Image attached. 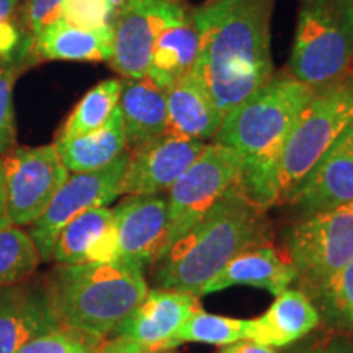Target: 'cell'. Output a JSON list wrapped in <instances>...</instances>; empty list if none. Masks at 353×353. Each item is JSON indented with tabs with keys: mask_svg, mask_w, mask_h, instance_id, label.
<instances>
[{
	"mask_svg": "<svg viewBox=\"0 0 353 353\" xmlns=\"http://www.w3.org/2000/svg\"><path fill=\"white\" fill-rule=\"evenodd\" d=\"M276 0H210L193 10L203 79L224 118L275 76L272 17Z\"/></svg>",
	"mask_w": 353,
	"mask_h": 353,
	"instance_id": "1",
	"label": "cell"
},
{
	"mask_svg": "<svg viewBox=\"0 0 353 353\" xmlns=\"http://www.w3.org/2000/svg\"><path fill=\"white\" fill-rule=\"evenodd\" d=\"M314 94L291 74H275L224 118L213 143L242 156L239 187L262 210L275 206L281 156L299 113Z\"/></svg>",
	"mask_w": 353,
	"mask_h": 353,
	"instance_id": "2",
	"label": "cell"
},
{
	"mask_svg": "<svg viewBox=\"0 0 353 353\" xmlns=\"http://www.w3.org/2000/svg\"><path fill=\"white\" fill-rule=\"evenodd\" d=\"M265 210L236 183L192 229L159 255V288L201 296L210 280L237 254L267 242Z\"/></svg>",
	"mask_w": 353,
	"mask_h": 353,
	"instance_id": "3",
	"label": "cell"
},
{
	"mask_svg": "<svg viewBox=\"0 0 353 353\" xmlns=\"http://www.w3.org/2000/svg\"><path fill=\"white\" fill-rule=\"evenodd\" d=\"M44 286L59 324L97 339L113 334L149 291L143 268L125 262L57 265Z\"/></svg>",
	"mask_w": 353,
	"mask_h": 353,
	"instance_id": "4",
	"label": "cell"
},
{
	"mask_svg": "<svg viewBox=\"0 0 353 353\" xmlns=\"http://www.w3.org/2000/svg\"><path fill=\"white\" fill-rule=\"evenodd\" d=\"M353 125V70L314 88L288 139L276 180V205H288L303 180Z\"/></svg>",
	"mask_w": 353,
	"mask_h": 353,
	"instance_id": "5",
	"label": "cell"
},
{
	"mask_svg": "<svg viewBox=\"0 0 353 353\" xmlns=\"http://www.w3.org/2000/svg\"><path fill=\"white\" fill-rule=\"evenodd\" d=\"M353 65V0H299L290 74L317 88Z\"/></svg>",
	"mask_w": 353,
	"mask_h": 353,
	"instance_id": "6",
	"label": "cell"
},
{
	"mask_svg": "<svg viewBox=\"0 0 353 353\" xmlns=\"http://www.w3.org/2000/svg\"><path fill=\"white\" fill-rule=\"evenodd\" d=\"M285 245L299 288L312 299L353 260V201L304 216L288 229Z\"/></svg>",
	"mask_w": 353,
	"mask_h": 353,
	"instance_id": "7",
	"label": "cell"
},
{
	"mask_svg": "<svg viewBox=\"0 0 353 353\" xmlns=\"http://www.w3.org/2000/svg\"><path fill=\"white\" fill-rule=\"evenodd\" d=\"M241 169L242 156L236 149L218 143L205 144L200 156L169 190V224L162 252L195 226L239 182Z\"/></svg>",
	"mask_w": 353,
	"mask_h": 353,
	"instance_id": "8",
	"label": "cell"
},
{
	"mask_svg": "<svg viewBox=\"0 0 353 353\" xmlns=\"http://www.w3.org/2000/svg\"><path fill=\"white\" fill-rule=\"evenodd\" d=\"M2 159L7 213L15 226H32L69 179L54 144L13 148Z\"/></svg>",
	"mask_w": 353,
	"mask_h": 353,
	"instance_id": "9",
	"label": "cell"
},
{
	"mask_svg": "<svg viewBox=\"0 0 353 353\" xmlns=\"http://www.w3.org/2000/svg\"><path fill=\"white\" fill-rule=\"evenodd\" d=\"M128 161L130 151H125L103 169L69 175L44 213L30 226L28 232L41 260H51L52 247L65 224L88 210L108 206L114 198L120 196V185Z\"/></svg>",
	"mask_w": 353,
	"mask_h": 353,
	"instance_id": "10",
	"label": "cell"
},
{
	"mask_svg": "<svg viewBox=\"0 0 353 353\" xmlns=\"http://www.w3.org/2000/svg\"><path fill=\"white\" fill-rule=\"evenodd\" d=\"M188 10L183 0H130L114 12L110 65L121 77H144L157 38Z\"/></svg>",
	"mask_w": 353,
	"mask_h": 353,
	"instance_id": "11",
	"label": "cell"
},
{
	"mask_svg": "<svg viewBox=\"0 0 353 353\" xmlns=\"http://www.w3.org/2000/svg\"><path fill=\"white\" fill-rule=\"evenodd\" d=\"M205 148L203 141L159 136L130 151L120 195H159L170 190Z\"/></svg>",
	"mask_w": 353,
	"mask_h": 353,
	"instance_id": "12",
	"label": "cell"
},
{
	"mask_svg": "<svg viewBox=\"0 0 353 353\" xmlns=\"http://www.w3.org/2000/svg\"><path fill=\"white\" fill-rule=\"evenodd\" d=\"M117 262L144 268L161 255L167 239V198L130 195L113 210Z\"/></svg>",
	"mask_w": 353,
	"mask_h": 353,
	"instance_id": "13",
	"label": "cell"
},
{
	"mask_svg": "<svg viewBox=\"0 0 353 353\" xmlns=\"http://www.w3.org/2000/svg\"><path fill=\"white\" fill-rule=\"evenodd\" d=\"M196 309L200 303L193 294L164 288L149 290L113 334L138 343L143 350H170L172 337Z\"/></svg>",
	"mask_w": 353,
	"mask_h": 353,
	"instance_id": "14",
	"label": "cell"
},
{
	"mask_svg": "<svg viewBox=\"0 0 353 353\" xmlns=\"http://www.w3.org/2000/svg\"><path fill=\"white\" fill-rule=\"evenodd\" d=\"M353 201V125L317 162L291 196L288 205L299 214L332 210Z\"/></svg>",
	"mask_w": 353,
	"mask_h": 353,
	"instance_id": "15",
	"label": "cell"
},
{
	"mask_svg": "<svg viewBox=\"0 0 353 353\" xmlns=\"http://www.w3.org/2000/svg\"><path fill=\"white\" fill-rule=\"evenodd\" d=\"M61 327L46 286L21 281L0 286V353H17L38 335Z\"/></svg>",
	"mask_w": 353,
	"mask_h": 353,
	"instance_id": "16",
	"label": "cell"
},
{
	"mask_svg": "<svg viewBox=\"0 0 353 353\" xmlns=\"http://www.w3.org/2000/svg\"><path fill=\"white\" fill-rule=\"evenodd\" d=\"M224 114L211 95L198 63L167 90V131L180 138L213 139L223 125Z\"/></svg>",
	"mask_w": 353,
	"mask_h": 353,
	"instance_id": "17",
	"label": "cell"
},
{
	"mask_svg": "<svg viewBox=\"0 0 353 353\" xmlns=\"http://www.w3.org/2000/svg\"><path fill=\"white\" fill-rule=\"evenodd\" d=\"M57 265L117 262V232L113 210H88L61 229L52 247Z\"/></svg>",
	"mask_w": 353,
	"mask_h": 353,
	"instance_id": "18",
	"label": "cell"
},
{
	"mask_svg": "<svg viewBox=\"0 0 353 353\" xmlns=\"http://www.w3.org/2000/svg\"><path fill=\"white\" fill-rule=\"evenodd\" d=\"M294 280H296V270L286 254L281 255L270 244L262 242L237 254L213 280L208 281V285L201 291V296L218 293L236 285L255 286V288L267 290L273 296H278L288 290Z\"/></svg>",
	"mask_w": 353,
	"mask_h": 353,
	"instance_id": "19",
	"label": "cell"
},
{
	"mask_svg": "<svg viewBox=\"0 0 353 353\" xmlns=\"http://www.w3.org/2000/svg\"><path fill=\"white\" fill-rule=\"evenodd\" d=\"M321 314L301 290H285L262 316L247 319V341L286 347L317 327Z\"/></svg>",
	"mask_w": 353,
	"mask_h": 353,
	"instance_id": "20",
	"label": "cell"
},
{
	"mask_svg": "<svg viewBox=\"0 0 353 353\" xmlns=\"http://www.w3.org/2000/svg\"><path fill=\"white\" fill-rule=\"evenodd\" d=\"M120 107L130 149L156 139L167 131V90L148 76L121 79Z\"/></svg>",
	"mask_w": 353,
	"mask_h": 353,
	"instance_id": "21",
	"label": "cell"
},
{
	"mask_svg": "<svg viewBox=\"0 0 353 353\" xmlns=\"http://www.w3.org/2000/svg\"><path fill=\"white\" fill-rule=\"evenodd\" d=\"M198 54L200 37L193 21V10H188L157 38L145 76L161 88L169 90L193 69Z\"/></svg>",
	"mask_w": 353,
	"mask_h": 353,
	"instance_id": "22",
	"label": "cell"
},
{
	"mask_svg": "<svg viewBox=\"0 0 353 353\" xmlns=\"http://www.w3.org/2000/svg\"><path fill=\"white\" fill-rule=\"evenodd\" d=\"M37 57L54 61H107L113 56V26L85 30L57 20L33 39Z\"/></svg>",
	"mask_w": 353,
	"mask_h": 353,
	"instance_id": "23",
	"label": "cell"
},
{
	"mask_svg": "<svg viewBox=\"0 0 353 353\" xmlns=\"http://www.w3.org/2000/svg\"><path fill=\"white\" fill-rule=\"evenodd\" d=\"M56 151L70 174L94 172L112 164L128 151L120 107L99 130L72 139H56Z\"/></svg>",
	"mask_w": 353,
	"mask_h": 353,
	"instance_id": "24",
	"label": "cell"
},
{
	"mask_svg": "<svg viewBox=\"0 0 353 353\" xmlns=\"http://www.w3.org/2000/svg\"><path fill=\"white\" fill-rule=\"evenodd\" d=\"M121 94V79H108L88 90L69 114L56 139H72L99 130L108 121L118 107Z\"/></svg>",
	"mask_w": 353,
	"mask_h": 353,
	"instance_id": "25",
	"label": "cell"
},
{
	"mask_svg": "<svg viewBox=\"0 0 353 353\" xmlns=\"http://www.w3.org/2000/svg\"><path fill=\"white\" fill-rule=\"evenodd\" d=\"M239 341H247V319L210 314L200 307L180 325L169 348L172 350L187 342L226 347Z\"/></svg>",
	"mask_w": 353,
	"mask_h": 353,
	"instance_id": "26",
	"label": "cell"
},
{
	"mask_svg": "<svg viewBox=\"0 0 353 353\" xmlns=\"http://www.w3.org/2000/svg\"><path fill=\"white\" fill-rule=\"evenodd\" d=\"M39 262L41 257L30 232L15 224L0 229V286L26 281Z\"/></svg>",
	"mask_w": 353,
	"mask_h": 353,
	"instance_id": "27",
	"label": "cell"
},
{
	"mask_svg": "<svg viewBox=\"0 0 353 353\" xmlns=\"http://www.w3.org/2000/svg\"><path fill=\"white\" fill-rule=\"evenodd\" d=\"M319 314L341 325L353 327V260L337 272L314 298Z\"/></svg>",
	"mask_w": 353,
	"mask_h": 353,
	"instance_id": "28",
	"label": "cell"
},
{
	"mask_svg": "<svg viewBox=\"0 0 353 353\" xmlns=\"http://www.w3.org/2000/svg\"><path fill=\"white\" fill-rule=\"evenodd\" d=\"M26 65V54L2 59L0 57V157L15 148V113H13V85Z\"/></svg>",
	"mask_w": 353,
	"mask_h": 353,
	"instance_id": "29",
	"label": "cell"
},
{
	"mask_svg": "<svg viewBox=\"0 0 353 353\" xmlns=\"http://www.w3.org/2000/svg\"><path fill=\"white\" fill-rule=\"evenodd\" d=\"M103 341L61 325L32 339L17 353H99Z\"/></svg>",
	"mask_w": 353,
	"mask_h": 353,
	"instance_id": "30",
	"label": "cell"
},
{
	"mask_svg": "<svg viewBox=\"0 0 353 353\" xmlns=\"http://www.w3.org/2000/svg\"><path fill=\"white\" fill-rule=\"evenodd\" d=\"M33 39L23 32L19 19V0H0V57L33 54Z\"/></svg>",
	"mask_w": 353,
	"mask_h": 353,
	"instance_id": "31",
	"label": "cell"
},
{
	"mask_svg": "<svg viewBox=\"0 0 353 353\" xmlns=\"http://www.w3.org/2000/svg\"><path fill=\"white\" fill-rule=\"evenodd\" d=\"M61 20L85 30L113 26L114 10L108 0H64Z\"/></svg>",
	"mask_w": 353,
	"mask_h": 353,
	"instance_id": "32",
	"label": "cell"
},
{
	"mask_svg": "<svg viewBox=\"0 0 353 353\" xmlns=\"http://www.w3.org/2000/svg\"><path fill=\"white\" fill-rule=\"evenodd\" d=\"M64 0H26L23 26L28 37L34 39L44 28L61 19Z\"/></svg>",
	"mask_w": 353,
	"mask_h": 353,
	"instance_id": "33",
	"label": "cell"
},
{
	"mask_svg": "<svg viewBox=\"0 0 353 353\" xmlns=\"http://www.w3.org/2000/svg\"><path fill=\"white\" fill-rule=\"evenodd\" d=\"M293 353H353V341H348V339H335V341L322 343V345L301 348V350Z\"/></svg>",
	"mask_w": 353,
	"mask_h": 353,
	"instance_id": "34",
	"label": "cell"
},
{
	"mask_svg": "<svg viewBox=\"0 0 353 353\" xmlns=\"http://www.w3.org/2000/svg\"><path fill=\"white\" fill-rule=\"evenodd\" d=\"M219 353H278L275 347L263 345V343L254 342V341H239L231 345L223 347Z\"/></svg>",
	"mask_w": 353,
	"mask_h": 353,
	"instance_id": "35",
	"label": "cell"
},
{
	"mask_svg": "<svg viewBox=\"0 0 353 353\" xmlns=\"http://www.w3.org/2000/svg\"><path fill=\"white\" fill-rule=\"evenodd\" d=\"M143 348H141L138 343L126 341V339L114 337L112 341L101 343L99 353H141Z\"/></svg>",
	"mask_w": 353,
	"mask_h": 353,
	"instance_id": "36",
	"label": "cell"
},
{
	"mask_svg": "<svg viewBox=\"0 0 353 353\" xmlns=\"http://www.w3.org/2000/svg\"><path fill=\"white\" fill-rule=\"evenodd\" d=\"M10 218L7 213V195H6V179H3L2 159H0V229L10 226Z\"/></svg>",
	"mask_w": 353,
	"mask_h": 353,
	"instance_id": "37",
	"label": "cell"
},
{
	"mask_svg": "<svg viewBox=\"0 0 353 353\" xmlns=\"http://www.w3.org/2000/svg\"><path fill=\"white\" fill-rule=\"evenodd\" d=\"M108 2H110V6L113 7V10L117 12V10H120L123 6H126V3L130 2V0H108Z\"/></svg>",
	"mask_w": 353,
	"mask_h": 353,
	"instance_id": "38",
	"label": "cell"
},
{
	"mask_svg": "<svg viewBox=\"0 0 353 353\" xmlns=\"http://www.w3.org/2000/svg\"><path fill=\"white\" fill-rule=\"evenodd\" d=\"M141 353H172L170 350H143Z\"/></svg>",
	"mask_w": 353,
	"mask_h": 353,
	"instance_id": "39",
	"label": "cell"
},
{
	"mask_svg": "<svg viewBox=\"0 0 353 353\" xmlns=\"http://www.w3.org/2000/svg\"><path fill=\"white\" fill-rule=\"evenodd\" d=\"M352 70H353V65H352Z\"/></svg>",
	"mask_w": 353,
	"mask_h": 353,
	"instance_id": "40",
	"label": "cell"
}]
</instances>
